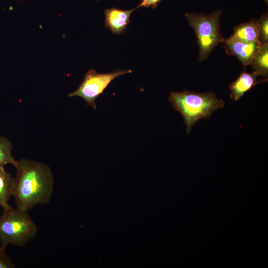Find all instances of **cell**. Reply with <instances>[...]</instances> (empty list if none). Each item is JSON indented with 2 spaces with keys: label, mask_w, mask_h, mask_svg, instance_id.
Masks as SVG:
<instances>
[{
  "label": "cell",
  "mask_w": 268,
  "mask_h": 268,
  "mask_svg": "<svg viewBox=\"0 0 268 268\" xmlns=\"http://www.w3.org/2000/svg\"><path fill=\"white\" fill-rule=\"evenodd\" d=\"M16 170L13 197L17 206L29 210L50 202L55 184L50 167L41 162L21 159L13 165Z\"/></svg>",
  "instance_id": "6da1fadb"
},
{
  "label": "cell",
  "mask_w": 268,
  "mask_h": 268,
  "mask_svg": "<svg viewBox=\"0 0 268 268\" xmlns=\"http://www.w3.org/2000/svg\"><path fill=\"white\" fill-rule=\"evenodd\" d=\"M168 100L182 115L188 134L198 121L209 118L214 111L223 108L225 105L224 101L213 93H197L187 90L171 92Z\"/></svg>",
  "instance_id": "7a4b0ae2"
},
{
  "label": "cell",
  "mask_w": 268,
  "mask_h": 268,
  "mask_svg": "<svg viewBox=\"0 0 268 268\" xmlns=\"http://www.w3.org/2000/svg\"><path fill=\"white\" fill-rule=\"evenodd\" d=\"M0 218V244L24 247L36 236L37 227L28 210L18 207L13 208L8 203L2 207Z\"/></svg>",
  "instance_id": "3957f363"
},
{
  "label": "cell",
  "mask_w": 268,
  "mask_h": 268,
  "mask_svg": "<svg viewBox=\"0 0 268 268\" xmlns=\"http://www.w3.org/2000/svg\"><path fill=\"white\" fill-rule=\"evenodd\" d=\"M222 12L221 10H218L208 14L195 13L185 14L197 37L199 62L207 59L213 49L225 40L221 35L219 23Z\"/></svg>",
  "instance_id": "277c9868"
},
{
  "label": "cell",
  "mask_w": 268,
  "mask_h": 268,
  "mask_svg": "<svg viewBox=\"0 0 268 268\" xmlns=\"http://www.w3.org/2000/svg\"><path fill=\"white\" fill-rule=\"evenodd\" d=\"M132 70H117L113 72L100 73L91 69L85 74L78 88L68 94L69 97L78 96L83 99L87 106L96 109V99L103 92L109 83L117 77L131 73Z\"/></svg>",
  "instance_id": "5b68a950"
},
{
  "label": "cell",
  "mask_w": 268,
  "mask_h": 268,
  "mask_svg": "<svg viewBox=\"0 0 268 268\" xmlns=\"http://www.w3.org/2000/svg\"><path fill=\"white\" fill-rule=\"evenodd\" d=\"M223 43L226 53L236 56L242 64L244 69L249 66L262 45L260 42L247 43L229 38H225Z\"/></svg>",
  "instance_id": "8992f818"
},
{
  "label": "cell",
  "mask_w": 268,
  "mask_h": 268,
  "mask_svg": "<svg viewBox=\"0 0 268 268\" xmlns=\"http://www.w3.org/2000/svg\"><path fill=\"white\" fill-rule=\"evenodd\" d=\"M136 9L123 10L117 7L106 9L104 11L105 26L114 34L123 33L131 22L130 17Z\"/></svg>",
  "instance_id": "52a82bcc"
},
{
  "label": "cell",
  "mask_w": 268,
  "mask_h": 268,
  "mask_svg": "<svg viewBox=\"0 0 268 268\" xmlns=\"http://www.w3.org/2000/svg\"><path fill=\"white\" fill-rule=\"evenodd\" d=\"M258 76L255 71L251 73L242 72L229 87L231 90L230 97L233 100H239L247 91L261 82L257 79Z\"/></svg>",
  "instance_id": "ba28073f"
},
{
  "label": "cell",
  "mask_w": 268,
  "mask_h": 268,
  "mask_svg": "<svg viewBox=\"0 0 268 268\" xmlns=\"http://www.w3.org/2000/svg\"><path fill=\"white\" fill-rule=\"evenodd\" d=\"M229 38L247 43L260 42L258 19L252 18L248 22L235 27Z\"/></svg>",
  "instance_id": "9c48e42d"
},
{
  "label": "cell",
  "mask_w": 268,
  "mask_h": 268,
  "mask_svg": "<svg viewBox=\"0 0 268 268\" xmlns=\"http://www.w3.org/2000/svg\"><path fill=\"white\" fill-rule=\"evenodd\" d=\"M14 178L7 173L3 166H0V206L8 203L13 196Z\"/></svg>",
  "instance_id": "30bf717a"
},
{
  "label": "cell",
  "mask_w": 268,
  "mask_h": 268,
  "mask_svg": "<svg viewBox=\"0 0 268 268\" xmlns=\"http://www.w3.org/2000/svg\"><path fill=\"white\" fill-rule=\"evenodd\" d=\"M259 75L268 79V43L261 45L259 51L249 65Z\"/></svg>",
  "instance_id": "8fae6325"
},
{
  "label": "cell",
  "mask_w": 268,
  "mask_h": 268,
  "mask_svg": "<svg viewBox=\"0 0 268 268\" xmlns=\"http://www.w3.org/2000/svg\"><path fill=\"white\" fill-rule=\"evenodd\" d=\"M13 145L7 138L0 136V166L10 164L14 165L16 160L12 155Z\"/></svg>",
  "instance_id": "7c38bea8"
},
{
  "label": "cell",
  "mask_w": 268,
  "mask_h": 268,
  "mask_svg": "<svg viewBox=\"0 0 268 268\" xmlns=\"http://www.w3.org/2000/svg\"><path fill=\"white\" fill-rule=\"evenodd\" d=\"M259 41L262 45L268 43V14L264 13L258 19Z\"/></svg>",
  "instance_id": "4fadbf2b"
},
{
  "label": "cell",
  "mask_w": 268,
  "mask_h": 268,
  "mask_svg": "<svg viewBox=\"0 0 268 268\" xmlns=\"http://www.w3.org/2000/svg\"><path fill=\"white\" fill-rule=\"evenodd\" d=\"M15 266L5 252V247L0 246V268H14Z\"/></svg>",
  "instance_id": "5bb4252c"
},
{
  "label": "cell",
  "mask_w": 268,
  "mask_h": 268,
  "mask_svg": "<svg viewBox=\"0 0 268 268\" xmlns=\"http://www.w3.org/2000/svg\"><path fill=\"white\" fill-rule=\"evenodd\" d=\"M162 0H141L139 4L135 8L136 9L140 7H143L155 8Z\"/></svg>",
  "instance_id": "9a60e30c"
},
{
  "label": "cell",
  "mask_w": 268,
  "mask_h": 268,
  "mask_svg": "<svg viewBox=\"0 0 268 268\" xmlns=\"http://www.w3.org/2000/svg\"><path fill=\"white\" fill-rule=\"evenodd\" d=\"M265 0V1L266 2V3L268 4V0Z\"/></svg>",
  "instance_id": "2e32d148"
},
{
  "label": "cell",
  "mask_w": 268,
  "mask_h": 268,
  "mask_svg": "<svg viewBox=\"0 0 268 268\" xmlns=\"http://www.w3.org/2000/svg\"></svg>",
  "instance_id": "e0dca14e"
}]
</instances>
